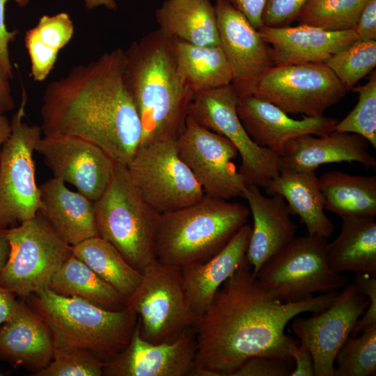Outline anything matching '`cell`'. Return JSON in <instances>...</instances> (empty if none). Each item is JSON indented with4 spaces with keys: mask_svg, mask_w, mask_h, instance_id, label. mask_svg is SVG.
<instances>
[{
    "mask_svg": "<svg viewBox=\"0 0 376 376\" xmlns=\"http://www.w3.org/2000/svg\"><path fill=\"white\" fill-rule=\"evenodd\" d=\"M338 293L283 302L260 282L246 258L193 327L197 343L194 364L230 376L253 357H290L292 336L285 333L287 324L299 314L324 311Z\"/></svg>",
    "mask_w": 376,
    "mask_h": 376,
    "instance_id": "6da1fadb",
    "label": "cell"
},
{
    "mask_svg": "<svg viewBox=\"0 0 376 376\" xmlns=\"http://www.w3.org/2000/svg\"><path fill=\"white\" fill-rule=\"evenodd\" d=\"M124 68L125 51L118 48L50 82L40 109L42 135L86 139L127 165L140 145L142 128Z\"/></svg>",
    "mask_w": 376,
    "mask_h": 376,
    "instance_id": "7a4b0ae2",
    "label": "cell"
},
{
    "mask_svg": "<svg viewBox=\"0 0 376 376\" xmlns=\"http://www.w3.org/2000/svg\"><path fill=\"white\" fill-rule=\"evenodd\" d=\"M124 80L141 123L139 147L176 139L194 93L178 72L174 38L157 29L133 42L125 51Z\"/></svg>",
    "mask_w": 376,
    "mask_h": 376,
    "instance_id": "3957f363",
    "label": "cell"
},
{
    "mask_svg": "<svg viewBox=\"0 0 376 376\" xmlns=\"http://www.w3.org/2000/svg\"><path fill=\"white\" fill-rule=\"evenodd\" d=\"M27 297L30 307L49 328L55 347L87 350L104 362L127 345L138 323L137 314L127 306L109 310L49 288Z\"/></svg>",
    "mask_w": 376,
    "mask_h": 376,
    "instance_id": "277c9868",
    "label": "cell"
},
{
    "mask_svg": "<svg viewBox=\"0 0 376 376\" xmlns=\"http://www.w3.org/2000/svg\"><path fill=\"white\" fill-rule=\"evenodd\" d=\"M249 214L241 203L206 195L189 205L161 214L157 259L181 269L204 263L230 242Z\"/></svg>",
    "mask_w": 376,
    "mask_h": 376,
    "instance_id": "5b68a950",
    "label": "cell"
},
{
    "mask_svg": "<svg viewBox=\"0 0 376 376\" xmlns=\"http://www.w3.org/2000/svg\"><path fill=\"white\" fill-rule=\"evenodd\" d=\"M93 206L97 236L111 243L142 273L157 259L161 214L135 187L126 165L116 162L109 185Z\"/></svg>",
    "mask_w": 376,
    "mask_h": 376,
    "instance_id": "8992f818",
    "label": "cell"
},
{
    "mask_svg": "<svg viewBox=\"0 0 376 376\" xmlns=\"http://www.w3.org/2000/svg\"><path fill=\"white\" fill-rule=\"evenodd\" d=\"M373 324L376 277L357 273L329 307L308 318H295L291 327L312 354L315 376H334L335 357L347 339Z\"/></svg>",
    "mask_w": 376,
    "mask_h": 376,
    "instance_id": "52a82bcc",
    "label": "cell"
},
{
    "mask_svg": "<svg viewBox=\"0 0 376 376\" xmlns=\"http://www.w3.org/2000/svg\"><path fill=\"white\" fill-rule=\"evenodd\" d=\"M327 242V238L317 235L295 237L263 265L256 275L258 279L286 303L305 301L315 292L343 289L348 280L329 266Z\"/></svg>",
    "mask_w": 376,
    "mask_h": 376,
    "instance_id": "ba28073f",
    "label": "cell"
},
{
    "mask_svg": "<svg viewBox=\"0 0 376 376\" xmlns=\"http://www.w3.org/2000/svg\"><path fill=\"white\" fill-rule=\"evenodd\" d=\"M10 251L0 273V286L28 297L49 288L55 272L70 256L64 241L38 211L32 219L8 230Z\"/></svg>",
    "mask_w": 376,
    "mask_h": 376,
    "instance_id": "9c48e42d",
    "label": "cell"
},
{
    "mask_svg": "<svg viewBox=\"0 0 376 376\" xmlns=\"http://www.w3.org/2000/svg\"><path fill=\"white\" fill-rule=\"evenodd\" d=\"M142 274L140 285L127 301L137 314L140 336L154 344L173 342L198 318L187 297L182 269L156 259Z\"/></svg>",
    "mask_w": 376,
    "mask_h": 376,
    "instance_id": "30bf717a",
    "label": "cell"
},
{
    "mask_svg": "<svg viewBox=\"0 0 376 376\" xmlns=\"http://www.w3.org/2000/svg\"><path fill=\"white\" fill-rule=\"evenodd\" d=\"M27 96L10 120L11 133L0 157V228L8 229L34 217L41 207L33 154L42 131L23 120Z\"/></svg>",
    "mask_w": 376,
    "mask_h": 376,
    "instance_id": "8fae6325",
    "label": "cell"
},
{
    "mask_svg": "<svg viewBox=\"0 0 376 376\" xmlns=\"http://www.w3.org/2000/svg\"><path fill=\"white\" fill-rule=\"evenodd\" d=\"M237 100L231 84L197 92L189 104L188 116L226 138L240 156L239 171L246 184L265 189L280 173L278 155L251 139L238 117Z\"/></svg>",
    "mask_w": 376,
    "mask_h": 376,
    "instance_id": "7c38bea8",
    "label": "cell"
},
{
    "mask_svg": "<svg viewBox=\"0 0 376 376\" xmlns=\"http://www.w3.org/2000/svg\"><path fill=\"white\" fill-rule=\"evenodd\" d=\"M126 167L141 195L160 214L189 205L205 196L180 158L175 139L139 147Z\"/></svg>",
    "mask_w": 376,
    "mask_h": 376,
    "instance_id": "4fadbf2b",
    "label": "cell"
},
{
    "mask_svg": "<svg viewBox=\"0 0 376 376\" xmlns=\"http://www.w3.org/2000/svg\"><path fill=\"white\" fill-rule=\"evenodd\" d=\"M347 90L324 63L272 65L260 79L253 95L285 113L322 116Z\"/></svg>",
    "mask_w": 376,
    "mask_h": 376,
    "instance_id": "5bb4252c",
    "label": "cell"
},
{
    "mask_svg": "<svg viewBox=\"0 0 376 376\" xmlns=\"http://www.w3.org/2000/svg\"><path fill=\"white\" fill-rule=\"evenodd\" d=\"M175 145L205 195L226 201L242 196L246 184L233 162L237 150L226 138L187 116Z\"/></svg>",
    "mask_w": 376,
    "mask_h": 376,
    "instance_id": "9a60e30c",
    "label": "cell"
},
{
    "mask_svg": "<svg viewBox=\"0 0 376 376\" xmlns=\"http://www.w3.org/2000/svg\"><path fill=\"white\" fill-rule=\"evenodd\" d=\"M35 151L43 157L54 177L73 185L93 202L101 197L112 178L116 162L86 139L43 136Z\"/></svg>",
    "mask_w": 376,
    "mask_h": 376,
    "instance_id": "2e32d148",
    "label": "cell"
},
{
    "mask_svg": "<svg viewBox=\"0 0 376 376\" xmlns=\"http://www.w3.org/2000/svg\"><path fill=\"white\" fill-rule=\"evenodd\" d=\"M214 7L219 46L232 73L230 84L238 97L253 95L261 77L273 65L271 48L227 0H216Z\"/></svg>",
    "mask_w": 376,
    "mask_h": 376,
    "instance_id": "e0dca14e",
    "label": "cell"
},
{
    "mask_svg": "<svg viewBox=\"0 0 376 376\" xmlns=\"http://www.w3.org/2000/svg\"><path fill=\"white\" fill-rule=\"evenodd\" d=\"M197 350L193 327L173 342L154 344L143 339L137 325L127 345L104 363L107 376H189Z\"/></svg>",
    "mask_w": 376,
    "mask_h": 376,
    "instance_id": "ac0fdd59",
    "label": "cell"
},
{
    "mask_svg": "<svg viewBox=\"0 0 376 376\" xmlns=\"http://www.w3.org/2000/svg\"><path fill=\"white\" fill-rule=\"evenodd\" d=\"M237 113L251 139L278 156L290 140L305 134H329L338 122L324 116L293 119L274 104L253 95L238 97Z\"/></svg>",
    "mask_w": 376,
    "mask_h": 376,
    "instance_id": "d6986e66",
    "label": "cell"
},
{
    "mask_svg": "<svg viewBox=\"0 0 376 376\" xmlns=\"http://www.w3.org/2000/svg\"><path fill=\"white\" fill-rule=\"evenodd\" d=\"M242 197L248 202L253 217L246 257L256 276L268 259L295 237L297 226L281 195L267 196L258 186L246 185Z\"/></svg>",
    "mask_w": 376,
    "mask_h": 376,
    "instance_id": "ffe728a7",
    "label": "cell"
},
{
    "mask_svg": "<svg viewBox=\"0 0 376 376\" xmlns=\"http://www.w3.org/2000/svg\"><path fill=\"white\" fill-rule=\"evenodd\" d=\"M369 142L352 133L332 132L324 136L305 134L288 141L278 163L280 170L315 171L324 164L359 162L375 169L376 159L369 152Z\"/></svg>",
    "mask_w": 376,
    "mask_h": 376,
    "instance_id": "44dd1931",
    "label": "cell"
},
{
    "mask_svg": "<svg viewBox=\"0 0 376 376\" xmlns=\"http://www.w3.org/2000/svg\"><path fill=\"white\" fill-rule=\"evenodd\" d=\"M258 31L271 48L273 65L324 63L357 40L354 30L327 31L299 24L263 26Z\"/></svg>",
    "mask_w": 376,
    "mask_h": 376,
    "instance_id": "7402d4cb",
    "label": "cell"
},
{
    "mask_svg": "<svg viewBox=\"0 0 376 376\" xmlns=\"http://www.w3.org/2000/svg\"><path fill=\"white\" fill-rule=\"evenodd\" d=\"M54 349L48 326L30 306L19 301L13 316L0 327V359L35 374L50 363Z\"/></svg>",
    "mask_w": 376,
    "mask_h": 376,
    "instance_id": "603a6c76",
    "label": "cell"
},
{
    "mask_svg": "<svg viewBox=\"0 0 376 376\" xmlns=\"http://www.w3.org/2000/svg\"><path fill=\"white\" fill-rule=\"evenodd\" d=\"M251 232V226L246 224L212 258L181 269L187 297L198 317L207 309L221 285L246 259Z\"/></svg>",
    "mask_w": 376,
    "mask_h": 376,
    "instance_id": "cb8c5ba5",
    "label": "cell"
},
{
    "mask_svg": "<svg viewBox=\"0 0 376 376\" xmlns=\"http://www.w3.org/2000/svg\"><path fill=\"white\" fill-rule=\"evenodd\" d=\"M40 212L70 246L97 236L93 202L53 177L40 187Z\"/></svg>",
    "mask_w": 376,
    "mask_h": 376,
    "instance_id": "d4e9b609",
    "label": "cell"
},
{
    "mask_svg": "<svg viewBox=\"0 0 376 376\" xmlns=\"http://www.w3.org/2000/svg\"><path fill=\"white\" fill-rule=\"evenodd\" d=\"M267 195H281L292 214L298 215L307 234L328 239L335 226L324 213V198L315 171L280 170L265 189Z\"/></svg>",
    "mask_w": 376,
    "mask_h": 376,
    "instance_id": "484cf974",
    "label": "cell"
},
{
    "mask_svg": "<svg viewBox=\"0 0 376 376\" xmlns=\"http://www.w3.org/2000/svg\"><path fill=\"white\" fill-rule=\"evenodd\" d=\"M336 238L327 242L326 255L335 272L376 277V221L373 217L342 218Z\"/></svg>",
    "mask_w": 376,
    "mask_h": 376,
    "instance_id": "4316f807",
    "label": "cell"
},
{
    "mask_svg": "<svg viewBox=\"0 0 376 376\" xmlns=\"http://www.w3.org/2000/svg\"><path fill=\"white\" fill-rule=\"evenodd\" d=\"M158 29L166 36L199 46L219 45L210 0H165L155 11Z\"/></svg>",
    "mask_w": 376,
    "mask_h": 376,
    "instance_id": "83f0119b",
    "label": "cell"
},
{
    "mask_svg": "<svg viewBox=\"0 0 376 376\" xmlns=\"http://www.w3.org/2000/svg\"><path fill=\"white\" fill-rule=\"evenodd\" d=\"M318 178L325 210L341 219L376 217L375 175L329 171Z\"/></svg>",
    "mask_w": 376,
    "mask_h": 376,
    "instance_id": "f1b7e54d",
    "label": "cell"
},
{
    "mask_svg": "<svg viewBox=\"0 0 376 376\" xmlns=\"http://www.w3.org/2000/svg\"><path fill=\"white\" fill-rule=\"evenodd\" d=\"M178 72L194 94L231 84L232 73L219 45L199 46L174 39Z\"/></svg>",
    "mask_w": 376,
    "mask_h": 376,
    "instance_id": "f546056e",
    "label": "cell"
},
{
    "mask_svg": "<svg viewBox=\"0 0 376 376\" xmlns=\"http://www.w3.org/2000/svg\"><path fill=\"white\" fill-rule=\"evenodd\" d=\"M49 288L58 295L79 297L109 310L120 311L127 306V298L73 254L55 272Z\"/></svg>",
    "mask_w": 376,
    "mask_h": 376,
    "instance_id": "4dcf8cb0",
    "label": "cell"
},
{
    "mask_svg": "<svg viewBox=\"0 0 376 376\" xmlns=\"http://www.w3.org/2000/svg\"><path fill=\"white\" fill-rule=\"evenodd\" d=\"M74 24L67 13L42 16L24 36L31 61V77L44 81L53 69L59 51L71 40Z\"/></svg>",
    "mask_w": 376,
    "mask_h": 376,
    "instance_id": "1f68e13d",
    "label": "cell"
},
{
    "mask_svg": "<svg viewBox=\"0 0 376 376\" xmlns=\"http://www.w3.org/2000/svg\"><path fill=\"white\" fill-rule=\"evenodd\" d=\"M72 254L128 299L140 285L143 274L133 267L109 242L99 236L72 246Z\"/></svg>",
    "mask_w": 376,
    "mask_h": 376,
    "instance_id": "d6a6232c",
    "label": "cell"
},
{
    "mask_svg": "<svg viewBox=\"0 0 376 376\" xmlns=\"http://www.w3.org/2000/svg\"><path fill=\"white\" fill-rule=\"evenodd\" d=\"M368 0H307L297 21L327 31L354 30Z\"/></svg>",
    "mask_w": 376,
    "mask_h": 376,
    "instance_id": "836d02e7",
    "label": "cell"
},
{
    "mask_svg": "<svg viewBox=\"0 0 376 376\" xmlns=\"http://www.w3.org/2000/svg\"><path fill=\"white\" fill-rule=\"evenodd\" d=\"M359 336H350L335 357L334 376H370L376 373V324Z\"/></svg>",
    "mask_w": 376,
    "mask_h": 376,
    "instance_id": "e575fe53",
    "label": "cell"
},
{
    "mask_svg": "<svg viewBox=\"0 0 376 376\" xmlns=\"http://www.w3.org/2000/svg\"><path fill=\"white\" fill-rule=\"evenodd\" d=\"M324 63L329 67L348 92L376 65V41L356 40Z\"/></svg>",
    "mask_w": 376,
    "mask_h": 376,
    "instance_id": "d590c367",
    "label": "cell"
},
{
    "mask_svg": "<svg viewBox=\"0 0 376 376\" xmlns=\"http://www.w3.org/2000/svg\"><path fill=\"white\" fill-rule=\"evenodd\" d=\"M359 94L354 108L340 122L334 131L359 134L376 149V75L370 77L363 86L353 87Z\"/></svg>",
    "mask_w": 376,
    "mask_h": 376,
    "instance_id": "8d00e7d4",
    "label": "cell"
},
{
    "mask_svg": "<svg viewBox=\"0 0 376 376\" xmlns=\"http://www.w3.org/2000/svg\"><path fill=\"white\" fill-rule=\"evenodd\" d=\"M104 361L91 351L75 347H55L50 363L36 376H101Z\"/></svg>",
    "mask_w": 376,
    "mask_h": 376,
    "instance_id": "74e56055",
    "label": "cell"
},
{
    "mask_svg": "<svg viewBox=\"0 0 376 376\" xmlns=\"http://www.w3.org/2000/svg\"><path fill=\"white\" fill-rule=\"evenodd\" d=\"M292 361L290 357L256 356L243 362L230 376H290Z\"/></svg>",
    "mask_w": 376,
    "mask_h": 376,
    "instance_id": "f35d334b",
    "label": "cell"
},
{
    "mask_svg": "<svg viewBox=\"0 0 376 376\" xmlns=\"http://www.w3.org/2000/svg\"><path fill=\"white\" fill-rule=\"evenodd\" d=\"M307 0H267L263 15V26L281 27L296 21Z\"/></svg>",
    "mask_w": 376,
    "mask_h": 376,
    "instance_id": "ab89813d",
    "label": "cell"
},
{
    "mask_svg": "<svg viewBox=\"0 0 376 376\" xmlns=\"http://www.w3.org/2000/svg\"><path fill=\"white\" fill-rule=\"evenodd\" d=\"M8 0H0V62L5 69L13 76L8 45L13 41L18 31L14 30L9 31L5 24V5ZM21 7L26 6L30 0H13Z\"/></svg>",
    "mask_w": 376,
    "mask_h": 376,
    "instance_id": "60d3db41",
    "label": "cell"
},
{
    "mask_svg": "<svg viewBox=\"0 0 376 376\" xmlns=\"http://www.w3.org/2000/svg\"><path fill=\"white\" fill-rule=\"evenodd\" d=\"M357 40L376 39V0H368L363 8L354 29Z\"/></svg>",
    "mask_w": 376,
    "mask_h": 376,
    "instance_id": "b9f144b4",
    "label": "cell"
},
{
    "mask_svg": "<svg viewBox=\"0 0 376 376\" xmlns=\"http://www.w3.org/2000/svg\"><path fill=\"white\" fill-rule=\"evenodd\" d=\"M288 354L295 361V366L290 376H315L311 352L302 343L297 346L292 337L288 347Z\"/></svg>",
    "mask_w": 376,
    "mask_h": 376,
    "instance_id": "7bdbcfd3",
    "label": "cell"
},
{
    "mask_svg": "<svg viewBox=\"0 0 376 376\" xmlns=\"http://www.w3.org/2000/svg\"><path fill=\"white\" fill-rule=\"evenodd\" d=\"M242 13L250 24L258 30L263 26V15L267 0H227Z\"/></svg>",
    "mask_w": 376,
    "mask_h": 376,
    "instance_id": "ee69618b",
    "label": "cell"
},
{
    "mask_svg": "<svg viewBox=\"0 0 376 376\" xmlns=\"http://www.w3.org/2000/svg\"><path fill=\"white\" fill-rule=\"evenodd\" d=\"M12 77L0 62V115H4L15 107L10 84Z\"/></svg>",
    "mask_w": 376,
    "mask_h": 376,
    "instance_id": "f6af8a7d",
    "label": "cell"
},
{
    "mask_svg": "<svg viewBox=\"0 0 376 376\" xmlns=\"http://www.w3.org/2000/svg\"><path fill=\"white\" fill-rule=\"evenodd\" d=\"M15 296L10 290L0 286V326L15 314L19 304Z\"/></svg>",
    "mask_w": 376,
    "mask_h": 376,
    "instance_id": "bcb514c9",
    "label": "cell"
},
{
    "mask_svg": "<svg viewBox=\"0 0 376 376\" xmlns=\"http://www.w3.org/2000/svg\"><path fill=\"white\" fill-rule=\"evenodd\" d=\"M8 230L0 228V273L8 261L10 251Z\"/></svg>",
    "mask_w": 376,
    "mask_h": 376,
    "instance_id": "7dc6e473",
    "label": "cell"
},
{
    "mask_svg": "<svg viewBox=\"0 0 376 376\" xmlns=\"http://www.w3.org/2000/svg\"><path fill=\"white\" fill-rule=\"evenodd\" d=\"M11 133V123L4 115H0V157L3 146Z\"/></svg>",
    "mask_w": 376,
    "mask_h": 376,
    "instance_id": "c3c4849f",
    "label": "cell"
},
{
    "mask_svg": "<svg viewBox=\"0 0 376 376\" xmlns=\"http://www.w3.org/2000/svg\"><path fill=\"white\" fill-rule=\"evenodd\" d=\"M86 9H93L97 6H104L110 10H116L117 4L115 0H84Z\"/></svg>",
    "mask_w": 376,
    "mask_h": 376,
    "instance_id": "681fc988",
    "label": "cell"
},
{
    "mask_svg": "<svg viewBox=\"0 0 376 376\" xmlns=\"http://www.w3.org/2000/svg\"><path fill=\"white\" fill-rule=\"evenodd\" d=\"M0 375H2V374L0 373Z\"/></svg>",
    "mask_w": 376,
    "mask_h": 376,
    "instance_id": "f907efd6",
    "label": "cell"
}]
</instances>
